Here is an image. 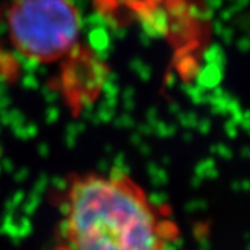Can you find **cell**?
<instances>
[{"label": "cell", "mask_w": 250, "mask_h": 250, "mask_svg": "<svg viewBox=\"0 0 250 250\" xmlns=\"http://www.w3.org/2000/svg\"><path fill=\"white\" fill-rule=\"evenodd\" d=\"M13 46L39 62L62 59L78 41L80 11L72 0H14L7 13Z\"/></svg>", "instance_id": "obj_2"}, {"label": "cell", "mask_w": 250, "mask_h": 250, "mask_svg": "<svg viewBox=\"0 0 250 250\" xmlns=\"http://www.w3.org/2000/svg\"><path fill=\"white\" fill-rule=\"evenodd\" d=\"M56 250H65V249H64V248H62V246H59V248H57Z\"/></svg>", "instance_id": "obj_3"}, {"label": "cell", "mask_w": 250, "mask_h": 250, "mask_svg": "<svg viewBox=\"0 0 250 250\" xmlns=\"http://www.w3.org/2000/svg\"><path fill=\"white\" fill-rule=\"evenodd\" d=\"M65 250H174L179 231L170 213L124 172H86L62 197Z\"/></svg>", "instance_id": "obj_1"}]
</instances>
